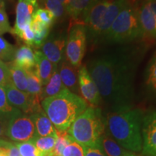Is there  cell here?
I'll list each match as a JSON object with an SVG mask.
<instances>
[{
    "mask_svg": "<svg viewBox=\"0 0 156 156\" xmlns=\"http://www.w3.org/2000/svg\"><path fill=\"white\" fill-rule=\"evenodd\" d=\"M137 58L127 48L109 51L89 62L87 70L109 112L133 108Z\"/></svg>",
    "mask_w": 156,
    "mask_h": 156,
    "instance_id": "obj_1",
    "label": "cell"
},
{
    "mask_svg": "<svg viewBox=\"0 0 156 156\" xmlns=\"http://www.w3.org/2000/svg\"><path fill=\"white\" fill-rule=\"evenodd\" d=\"M144 114L139 108L109 112L104 116L106 133L132 153L142 152V124Z\"/></svg>",
    "mask_w": 156,
    "mask_h": 156,
    "instance_id": "obj_2",
    "label": "cell"
},
{
    "mask_svg": "<svg viewBox=\"0 0 156 156\" xmlns=\"http://www.w3.org/2000/svg\"><path fill=\"white\" fill-rule=\"evenodd\" d=\"M41 107L56 130L66 132L85 112L87 103L80 95L64 88L59 94L44 99Z\"/></svg>",
    "mask_w": 156,
    "mask_h": 156,
    "instance_id": "obj_3",
    "label": "cell"
},
{
    "mask_svg": "<svg viewBox=\"0 0 156 156\" xmlns=\"http://www.w3.org/2000/svg\"><path fill=\"white\" fill-rule=\"evenodd\" d=\"M67 132L74 141L83 147H96L106 132L104 115L98 107L88 106L73 123Z\"/></svg>",
    "mask_w": 156,
    "mask_h": 156,
    "instance_id": "obj_4",
    "label": "cell"
},
{
    "mask_svg": "<svg viewBox=\"0 0 156 156\" xmlns=\"http://www.w3.org/2000/svg\"><path fill=\"white\" fill-rule=\"evenodd\" d=\"M145 38L140 24L138 6L128 2L111 26L105 40L125 44Z\"/></svg>",
    "mask_w": 156,
    "mask_h": 156,
    "instance_id": "obj_5",
    "label": "cell"
},
{
    "mask_svg": "<svg viewBox=\"0 0 156 156\" xmlns=\"http://www.w3.org/2000/svg\"><path fill=\"white\" fill-rule=\"evenodd\" d=\"M87 28L80 23H74L69 27L65 48V58L73 67H80L86 51Z\"/></svg>",
    "mask_w": 156,
    "mask_h": 156,
    "instance_id": "obj_6",
    "label": "cell"
},
{
    "mask_svg": "<svg viewBox=\"0 0 156 156\" xmlns=\"http://www.w3.org/2000/svg\"><path fill=\"white\" fill-rule=\"evenodd\" d=\"M6 136L16 142L32 141L37 137L36 129L30 116L17 110L9 117Z\"/></svg>",
    "mask_w": 156,
    "mask_h": 156,
    "instance_id": "obj_7",
    "label": "cell"
},
{
    "mask_svg": "<svg viewBox=\"0 0 156 156\" xmlns=\"http://www.w3.org/2000/svg\"><path fill=\"white\" fill-rule=\"evenodd\" d=\"M67 37L66 33H55L48 36L41 46V51L54 64L58 65L65 58Z\"/></svg>",
    "mask_w": 156,
    "mask_h": 156,
    "instance_id": "obj_8",
    "label": "cell"
},
{
    "mask_svg": "<svg viewBox=\"0 0 156 156\" xmlns=\"http://www.w3.org/2000/svg\"><path fill=\"white\" fill-rule=\"evenodd\" d=\"M142 138V155L156 156V111H151L144 114Z\"/></svg>",
    "mask_w": 156,
    "mask_h": 156,
    "instance_id": "obj_9",
    "label": "cell"
},
{
    "mask_svg": "<svg viewBox=\"0 0 156 156\" xmlns=\"http://www.w3.org/2000/svg\"><path fill=\"white\" fill-rule=\"evenodd\" d=\"M4 87L9 104L24 114L30 115L42 108L41 104L35 102L28 93L19 90L12 83Z\"/></svg>",
    "mask_w": 156,
    "mask_h": 156,
    "instance_id": "obj_10",
    "label": "cell"
},
{
    "mask_svg": "<svg viewBox=\"0 0 156 156\" xmlns=\"http://www.w3.org/2000/svg\"><path fill=\"white\" fill-rule=\"evenodd\" d=\"M78 82L80 95L84 100L90 105V106L98 107L102 103L98 89L85 65H81L80 67Z\"/></svg>",
    "mask_w": 156,
    "mask_h": 156,
    "instance_id": "obj_11",
    "label": "cell"
},
{
    "mask_svg": "<svg viewBox=\"0 0 156 156\" xmlns=\"http://www.w3.org/2000/svg\"><path fill=\"white\" fill-rule=\"evenodd\" d=\"M138 11L145 38L156 40V2L142 0L138 6Z\"/></svg>",
    "mask_w": 156,
    "mask_h": 156,
    "instance_id": "obj_12",
    "label": "cell"
},
{
    "mask_svg": "<svg viewBox=\"0 0 156 156\" xmlns=\"http://www.w3.org/2000/svg\"><path fill=\"white\" fill-rule=\"evenodd\" d=\"M38 8L36 0H18L15 9V23L11 34L19 37L25 25L30 24L33 15Z\"/></svg>",
    "mask_w": 156,
    "mask_h": 156,
    "instance_id": "obj_13",
    "label": "cell"
},
{
    "mask_svg": "<svg viewBox=\"0 0 156 156\" xmlns=\"http://www.w3.org/2000/svg\"><path fill=\"white\" fill-rule=\"evenodd\" d=\"M58 67L62 83L66 88L70 92L80 96L77 68L73 67L66 58L62 60Z\"/></svg>",
    "mask_w": 156,
    "mask_h": 156,
    "instance_id": "obj_14",
    "label": "cell"
},
{
    "mask_svg": "<svg viewBox=\"0 0 156 156\" xmlns=\"http://www.w3.org/2000/svg\"><path fill=\"white\" fill-rule=\"evenodd\" d=\"M29 116L34 124L37 136L56 135V129L43 108Z\"/></svg>",
    "mask_w": 156,
    "mask_h": 156,
    "instance_id": "obj_15",
    "label": "cell"
},
{
    "mask_svg": "<svg viewBox=\"0 0 156 156\" xmlns=\"http://www.w3.org/2000/svg\"><path fill=\"white\" fill-rule=\"evenodd\" d=\"M35 60L36 73L44 86L49 81L56 64L51 63L41 51H35Z\"/></svg>",
    "mask_w": 156,
    "mask_h": 156,
    "instance_id": "obj_16",
    "label": "cell"
},
{
    "mask_svg": "<svg viewBox=\"0 0 156 156\" xmlns=\"http://www.w3.org/2000/svg\"><path fill=\"white\" fill-rule=\"evenodd\" d=\"M13 63L17 67L25 70H29L36 67L35 52L28 45H23L15 50Z\"/></svg>",
    "mask_w": 156,
    "mask_h": 156,
    "instance_id": "obj_17",
    "label": "cell"
},
{
    "mask_svg": "<svg viewBox=\"0 0 156 156\" xmlns=\"http://www.w3.org/2000/svg\"><path fill=\"white\" fill-rule=\"evenodd\" d=\"M96 147L102 151L105 156H124L132 153L119 145L106 132L100 137Z\"/></svg>",
    "mask_w": 156,
    "mask_h": 156,
    "instance_id": "obj_18",
    "label": "cell"
},
{
    "mask_svg": "<svg viewBox=\"0 0 156 156\" xmlns=\"http://www.w3.org/2000/svg\"><path fill=\"white\" fill-rule=\"evenodd\" d=\"M96 0H69L66 12L75 23H82L83 17Z\"/></svg>",
    "mask_w": 156,
    "mask_h": 156,
    "instance_id": "obj_19",
    "label": "cell"
},
{
    "mask_svg": "<svg viewBox=\"0 0 156 156\" xmlns=\"http://www.w3.org/2000/svg\"><path fill=\"white\" fill-rule=\"evenodd\" d=\"M28 77V90L27 93L35 102L41 104V95L43 91V84L37 75L36 68L25 70Z\"/></svg>",
    "mask_w": 156,
    "mask_h": 156,
    "instance_id": "obj_20",
    "label": "cell"
},
{
    "mask_svg": "<svg viewBox=\"0 0 156 156\" xmlns=\"http://www.w3.org/2000/svg\"><path fill=\"white\" fill-rule=\"evenodd\" d=\"M58 65H55L53 74L51 77L49 81L46 85L43 87L41 99L42 101L46 98L53 97L59 94L64 88L65 86L62 83L59 72H58Z\"/></svg>",
    "mask_w": 156,
    "mask_h": 156,
    "instance_id": "obj_21",
    "label": "cell"
},
{
    "mask_svg": "<svg viewBox=\"0 0 156 156\" xmlns=\"http://www.w3.org/2000/svg\"><path fill=\"white\" fill-rule=\"evenodd\" d=\"M144 87L148 94L156 96V51L146 66L144 73Z\"/></svg>",
    "mask_w": 156,
    "mask_h": 156,
    "instance_id": "obj_22",
    "label": "cell"
},
{
    "mask_svg": "<svg viewBox=\"0 0 156 156\" xmlns=\"http://www.w3.org/2000/svg\"><path fill=\"white\" fill-rule=\"evenodd\" d=\"M8 64L10 78L12 85L22 92L27 93L28 90V77L26 71L23 68L17 67L13 62H7Z\"/></svg>",
    "mask_w": 156,
    "mask_h": 156,
    "instance_id": "obj_23",
    "label": "cell"
},
{
    "mask_svg": "<svg viewBox=\"0 0 156 156\" xmlns=\"http://www.w3.org/2000/svg\"><path fill=\"white\" fill-rule=\"evenodd\" d=\"M30 28L34 34V47L41 48L49 36L51 28L34 17H32V21L30 23Z\"/></svg>",
    "mask_w": 156,
    "mask_h": 156,
    "instance_id": "obj_24",
    "label": "cell"
},
{
    "mask_svg": "<svg viewBox=\"0 0 156 156\" xmlns=\"http://www.w3.org/2000/svg\"><path fill=\"white\" fill-rule=\"evenodd\" d=\"M56 134L46 136H37L33 140L41 156H54V148L56 144Z\"/></svg>",
    "mask_w": 156,
    "mask_h": 156,
    "instance_id": "obj_25",
    "label": "cell"
},
{
    "mask_svg": "<svg viewBox=\"0 0 156 156\" xmlns=\"http://www.w3.org/2000/svg\"><path fill=\"white\" fill-rule=\"evenodd\" d=\"M56 144L54 148V156H62V153L64 147L73 141L72 136L69 135L67 131L59 132L56 130Z\"/></svg>",
    "mask_w": 156,
    "mask_h": 156,
    "instance_id": "obj_26",
    "label": "cell"
},
{
    "mask_svg": "<svg viewBox=\"0 0 156 156\" xmlns=\"http://www.w3.org/2000/svg\"><path fill=\"white\" fill-rule=\"evenodd\" d=\"M43 3L45 8L53 14L56 21L63 18L67 13L65 7L58 0H44Z\"/></svg>",
    "mask_w": 156,
    "mask_h": 156,
    "instance_id": "obj_27",
    "label": "cell"
},
{
    "mask_svg": "<svg viewBox=\"0 0 156 156\" xmlns=\"http://www.w3.org/2000/svg\"><path fill=\"white\" fill-rule=\"evenodd\" d=\"M15 48L11 44L0 36V59L4 62H10L14 59Z\"/></svg>",
    "mask_w": 156,
    "mask_h": 156,
    "instance_id": "obj_28",
    "label": "cell"
},
{
    "mask_svg": "<svg viewBox=\"0 0 156 156\" xmlns=\"http://www.w3.org/2000/svg\"><path fill=\"white\" fill-rule=\"evenodd\" d=\"M18 148L21 156H41L40 152L37 149L34 141H28L15 143Z\"/></svg>",
    "mask_w": 156,
    "mask_h": 156,
    "instance_id": "obj_29",
    "label": "cell"
},
{
    "mask_svg": "<svg viewBox=\"0 0 156 156\" xmlns=\"http://www.w3.org/2000/svg\"><path fill=\"white\" fill-rule=\"evenodd\" d=\"M33 17L38 20L39 21L47 25L49 28H51L56 21L53 14L46 8H38L35 12Z\"/></svg>",
    "mask_w": 156,
    "mask_h": 156,
    "instance_id": "obj_30",
    "label": "cell"
},
{
    "mask_svg": "<svg viewBox=\"0 0 156 156\" xmlns=\"http://www.w3.org/2000/svg\"><path fill=\"white\" fill-rule=\"evenodd\" d=\"M17 110L9 104L4 87H0V114L9 117Z\"/></svg>",
    "mask_w": 156,
    "mask_h": 156,
    "instance_id": "obj_31",
    "label": "cell"
},
{
    "mask_svg": "<svg viewBox=\"0 0 156 156\" xmlns=\"http://www.w3.org/2000/svg\"><path fill=\"white\" fill-rule=\"evenodd\" d=\"M62 156H85L84 148L73 140L64 147Z\"/></svg>",
    "mask_w": 156,
    "mask_h": 156,
    "instance_id": "obj_32",
    "label": "cell"
},
{
    "mask_svg": "<svg viewBox=\"0 0 156 156\" xmlns=\"http://www.w3.org/2000/svg\"><path fill=\"white\" fill-rule=\"evenodd\" d=\"M11 31L12 28L7 12H5V8L0 7V36L7 33H11Z\"/></svg>",
    "mask_w": 156,
    "mask_h": 156,
    "instance_id": "obj_33",
    "label": "cell"
},
{
    "mask_svg": "<svg viewBox=\"0 0 156 156\" xmlns=\"http://www.w3.org/2000/svg\"><path fill=\"white\" fill-rule=\"evenodd\" d=\"M12 83L10 73L7 62L0 64V87H5Z\"/></svg>",
    "mask_w": 156,
    "mask_h": 156,
    "instance_id": "obj_34",
    "label": "cell"
},
{
    "mask_svg": "<svg viewBox=\"0 0 156 156\" xmlns=\"http://www.w3.org/2000/svg\"><path fill=\"white\" fill-rule=\"evenodd\" d=\"M18 38L21 39L25 43V45H28L30 47L31 46H34V34L32 29L30 28V24L25 25Z\"/></svg>",
    "mask_w": 156,
    "mask_h": 156,
    "instance_id": "obj_35",
    "label": "cell"
},
{
    "mask_svg": "<svg viewBox=\"0 0 156 156\" xmlns=\"http://www.w3.org/2000/svg\"><path fill=\"white\" fill-rule=\"evenodd\" d=\"M6 156H21L20 153L18 148L15 144L11 143L9 142V143L5 146V147Z\"/></svg>",
    "mask_w": 156,
    "mask_h": 156,
    "instance_id": "obj_36",
    "label": "cell"
},
{
    "mask_svg": "<svg viewBox=\"0 0 156 156\" xmlns=\"http://www.w3.org/2000/svg\"><path fill=\"white\" fill-rule=\"evenodd\" d=\"M85 156H105L97 147H83Z\"/></svg>",
    "mask_w": 156,
    "mask_h": 156,
    "instance_id": "obj_37",
    "label": "cell"
},
{
    "mask_svg": "<svg viewBox=\"0 0 156 156\" xmlns=\"http://www.w3.org/2000/svg\"><path fill=\"white\" fill-rule=\"evenodd\" d=\"M9 117L0 114V137L6 136V128Z\"/></svg>",
    "mask_w": 156,
    "mask_h": 156,
    "instance_id": "obj_38",
    "label": "cell"
},
{
    "mask_svg": "<svg viewBox=\"0 0 156 156\" xmlns=\"http://www.w3.org/2000/svg\"><path fill=\"white\" fill-rule=\"evenodd\" d=\"M8 143H9V142L6 141V140H5L0 139V149H2V148H3L4 147H5V146L7 145Z\"/></svg>",
    "mask_w": 156,
    "mask_h": 156,
    "instance_id": "obj_39",
    "label": "cell"
},
{
    "mask_svg": "<svg viewBox=\"0 0 156 156\" xmlns=\"http://www.w3.org/2000/svg\"><path fill=\"white\" fill-rule=\"evenodd\" d=\"M58 1H59L62 4V5L64 6V7H65V9H66V7H67L68 3H69V0H58Z\"/></svg>",
    "mask_w": 156,
    "mask_h": 156,
    "instance_id": "obj_40",
    "label": "cell"
},
{
    "mask_svg": "<svg viewBox=\"0 0 156 156\" xmlns=\"http://www.w3.org/2000/svg\"><path fill=\"white\" fill-rule=\"evenodd\" d=\"M0 7L5 8V2H4V0H0Z\"/></svg>",
    "mask_w": 156,
    "mask_h": 156,
    "instance_id": "obj_41",
    "label": "cell"
},
{
    "mask_svg": "<svg viewBox=\"0 0 156 156\" xmlns=\"http://www.w3.org/2000/svg\"><path fill=\"white\" fill-rule=\"evenodd\" d=\"M124 156H138V155H134V153H129V154H127V155H126Z\"/></svg>",
    "mask_w": 156,
    "mask_h": 156,
    "instance_id": "obj_42",
    "label": "cell"
},
{
    "mask_svg": "<svg viewBox=\"0 0 156 156\" xmlns=\"http://www.w3.org/2000/svg\"><path fill=\"white\" fill-rule=\"evenodd\" d=\"M2 62H3V61H2V60L0 59V64H1V63H2Z\"/></svg>",
    "mask_w": 156,
    "mask_h": 156,
    "instance_id": "obj_43",
    "label": "cell"
},
{
    "mask_svg": "<svg viewBox=\"0 0 156 156\" xmlns=\"http://www.w3.org/2000/svg\"><path fill=\"white\" fill-rule=\"evenodd\" d=\"M155 2H156V0H155Z\"/></svg>",
    "mask_w": 156,
    "mask_h": 156,
    "instance_id": "obj_44",
    "label": "cell"
},
{
    "mask_svg": "<svg viewBox=\"0 0 156 156\" xmlns=\"http://www.w3.org/2000/svg\"><path fill=\"white\" fill-rule=\"evenodd\" d=\"M36 1H37V0H36Z\"/></svg>",
    "mask_w": 156,
    "mask_h": 156,
    "instance_id": "obj_45",
    "label": "cell"
}]
</instances>
